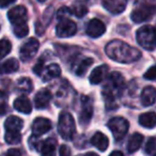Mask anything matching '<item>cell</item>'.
<instances>
[{
	"label": "cell",
	"mask_w": 156,
	"mask_h": 156,
	"mask_svg": "<svg viewBox=\"0 0 156 156\" xmlns=\"http://www.w3.org/2000/svg\"><path fill=\"white\" fill-rule=\"evenodd\" d=\"M40 47V43L37 39L34 37H31L29 39L24 45L22 46L20 50V57L22 59V61L24 62H28L30 61L33 57L37 55V50H39Z\"/></svg>",
	"instance_id": "8"
},
{
	"label": "cell",
	"mask_w": 156,
	"mask_h": 156,
	"mask_svg": "<svg viewBox=\"0 0 156 156\" xmlns=\"http://www.w3.org/2000/svg\"><path fill=\"white\" fill-rule=\"evenodd\" d=\"M144 79H149V80H155L156 79V65L151 66L143 75Z\"/></svg>",
	"instance_id": "33"
},
{
	"label": "cell",
	"mask_w": 156,
	"mask_h": 156,
	"mask_svg": "<svg viewBox=\"0 0 156 156\" xmlns=\"http://www.w3.org/2000/svg\"><path fill=\"white\" fill-rule=\"evenodd\" d=\"M51 122L46 118H37L32 123L33 136H41L51 129Z\"/></svg>",
	"instance_id": "13"
},
{
	"label": "cell",
	"mask_w": 156,
	"mask_h": 156,
	"mask_svg": "<svg viewBox=\"0 0 156 156\" xmlns=\"http://www.w3.org/2000/svg\"><path fill=\"white\" fill-rule=\"evenodd\" d=\"M14 108L25 115H29L32 110V105L26 96H20L14 101Z\"/></svg>",
	"instance_id": "20"
},
{
	"label": "cell",
	"mask_w": 156,
	"mask_h": 156,
	"mask_svg": "<svg viewBox=\"0 0 156 156\" xmlns=\"http://www.w3.org/2000/svg\"><path fill=\"white\" fill-rule=\"evenodd\" d=\"M139 124L145 128H153L156 126V113L154 111L142 113L139 117Z\"/></svg>",
	"instance_id": "23"
},
{
	"label": "cell",
	"mask_w": 156,
	"mask_h": 156,
	"mask_svg": "<svg viewBox=\"0 0 156 156\" xmlns=\"http://www.w3.org/2000/svg\"><path fill=\"white\" fill-rule=\"evenodd\" d=\"M7 96L3 92L0 91V115H5L7 111Z\"/></svg>",
	"instance_id": "32"
},
{
	"label": "cell",
	"mask_w": 156,
	"mask_h": 156,
	"mask_svg": "<svg viewBox=\"0 0 156 156\" xmlns=\"http://www.w3.org/2000/svg\"><path fill=\"white\" fill-rule=\"evenodd\" d=\"M59 153H60V156H71V150L67 145L63 144L60 147Z\"/></svg>",
	"instance_id": "36"
},
{
	"label": "cell",
	"mask_w": 156,
	"mask_h": 156,
	"mask_svg": "<svg viewBox=\"0 0 156 156\" xmlns=\"http://www.w3.org/2000/svg\"><path fill=\"white\" fill-rule=\"evenodd\" d=\"M5 139V142L9 144H16V143H20L22 140V135H20V132H7Z\"/></svg>",
	"instance_id": "28"
},
{
	"label": "cell",
	"mask_w": 156,
	"mask_h": 156,
	"mask_svg": "<svg viewBox=\"0 0 156 156\" xmlns=\"http://www.w3.org/2000/svg\"><path fill=\"white\" fill-rule=\"evenodd\" d=\"M124 77L119 72H112L108 76V79L106 81V85L103 88V98H104L106 105H109L115 103V100L120 98L124 89Z\"/></svg>",
	"instance_id": "2"
},
{
	"label": "cell",
	"mask_w": 156,
	"mask_h": 156,
	"mask_svg": "<svg viewBox=\"0 0 156 156\" xmlns=\"http://www.w3.org/2000/svg\"><path fill=\"white\" fill-rule=\"evenodd\" d=\"M103 5L111 14H121L126 8V0H103Z\"/></svg>",
	"instance_id": "14"
},
{
	"label": "cell",
	"mask_w": 156,
	"mask_h": 156,
	"mask_svg": "<svg viewBox=\"0 0 156 156\" xmlns=\"http://www.w3.org/2000/svg\"><path fill=\"white\" fill-rule=\"evenodd\" d=\"M154 14V8L151 7L150 5H147L144 2H138V5L135 7L134 11L130 14L132 20L136 24L147 22L151 20V17Z\"/></svg>",
	"instance_id": "6"
},
{
	"label": "cell",
	"mask_w": 156,
	"mask_h": 156,
	"mask_svg": "<svg viewBox=\"0 0 156 156\" xmlns=\"http://www.w3.org/2000/svg\"><path fill=\"white\" fill-rule=\"evenodd\" d=\"M24 126V122L20 118L11 115L5 122V127L7 132H20V129Z\"/></svg>",
	"instance_id": "21"
},
{
	"label": "cell",
	"mask_w": 156,
	"mask_h": 156,
	"mask_svg": "<svg viewBox=\"0 0 156 156\" xmlns=\"http://www.w3.org/2000/svg\"><path fill=\"white\" fill-rule=\"evenodd\" d=\"M140 101L142 106L149 107L155 103L156 101V89L152 86H147L141 92Z\"/></svg>",
	"instance_id": "17"
},
{
	"label": "cell",
	"mask_w": 156,
	"mask_h": 156,
	"mask_svg": "<svg viewBox=\"0 0 156 156\" xmlns=\"http://www.w3.org/2000/svg\"><path fill=\"white\" fill-rule=\"evenodd\" d=\"M8 18L11 22V24L15 25H20L25 24L27 22L28 18V13H27V9L24 5H17L14 7L8 12Z\"/></svg>",
	"instance_id": "11"
},
{
	"label": "cell",
	"mask_w": 156,
	"mask_h": 156,
	"mask_svg": "<svg viewBox=\"0 0 156 156\" xmlns=\"http://www.w3.org/2000/svg\"><path fill=\"white\" fill-rule=\"evenodd\" d=\"M14 34L17 37H25L29 32V28L27 26V24H20V25H15L13 28Z\"/></svg>",
	"instance_id": "29"
},
{
	"label": "cell",
	"mask_w": 156,
	"mask_h": 156,
	"mask_svg": "<svg viewBox=\"0 0 156 156\" xmlns=\"http://www.w3.org/2000/svg\"><path fill=\"white\" fill-rule=\"evenodd\" d=\"M43 69H44V60H43V58H41L37 61V64L34 65V67H33V72H34L37 75H41Z\"/></svg>",
	"instance_id": "34"
},
{
	"label": "cell",
	"mask_w": 156,
	"mask_h": 156,
	"mask_svg": "<svg viewBox=\"0 0 156 156\" xmlns=\"http://www.w3.org/2000/svg\"><path fill=\"white\" fill-rule=\"evenodd\" d=\"M58 133L63 139L71 140L76 133V125L74 118L69 112H61L58 122Z\"/></svg>",
	"instance_id": "4"
},
{
	"label": "cell",
	"mask_w": 156,
	"mask_h": 156,
	"mask_svg": "<svg viewBox=\"0 0 156 156\" xmlns=\"http://www.w3.org/2000/svg\"><path fill=\"white\" fill-rule=\"evenodd\" d=\"M77 32V26L69 18L60 20L59 24L57 25L56 33L59 37H73Z\"/></svg>",
	"instance_id": "9"
},
{
	"label": "cell",
	"mask_w": 156,
	"mask_h": 156,
	"mask_svg": "<svg viewBox=\"0 0 156 156\" xmlns=\"http://www.w3.org/2000/svg\"><path fill=\"white\" fill-rule=\"evenodd\" d=\"M35 137V142H33V147L40 152L41 156H56L57 140L52 137H49L46 140L39 141Z\"/></svg>",
	"instance_id": "7"
},
{
	"label": "cell",
	"mask_w": 156,
	"mask_h": 156,
	"mask_svg": "<svg viewBox=\"0 0 156 156\" xmlns=\"http://www.w3.org/2000/svg\"><path fill=\"white\" fill-rule=\"evenodd\" d=\"M91 143L95 147H98L100 151L104 152L107 150L109 145V140L107 138V136H105L103 133L98 132L93 135V137L91 138Z\"/></svg>",
	"instance_id": "19"
},
{
	"label": "cell",
	"mask_w": 156,
	"mask_h": 156,
	"mask_svg": "<svg viewBox=\"0 0 156 156\" xmlns=\"http://www.w3.org/2000/svg\"><path fill=\"white\" fill-rule=\"evenodd\" d=\"M41 75L43 76L44 81L50 80L52 78H57L61 75V69L58 64L51 63V64H49L48 66H46V69H43Z\"/></svg>",
	"instance_id": "22"
},
{
	"label": "cell",
	"mask_w": 156,
	"mask_h": 156,
	"mask_svg": "<svg viewBox=\"0 0 156 156\" xmlns=\"http://www.w3.org/2000/svg\"><path fill=\"white\" fill-rule=\"evenodd\" d=\"M5 156H22V153L18 149H10L7 152Z\"/></svg>",
	"instance_id": "37"
},
{
	"label": "cell",
	"mask_w": 156,
	"mask_h": 156,
	"mask_svg": "<svg viewBox=\"0 0 156 156\" xmlns=\"http://www.w3.org/2000/svg\"><path fill=\"white\" fill-rule=\"evenodd\" d=\"M154 156H156V154H155V155H154Z\"/></svg>",
	"instance_id": "42"
},
{
	"label": "cell",
	"mask_w": 156,
	"mask_h": 156,
	"mask_svg": "<svg viewBox=\"0 0 156 156\" xmlns=\"http://www.w3.org/2000/svg\"><path fill=\"white\" fill-rule=\"evenodd\" d=\"M108 73V65L106 64H102L100 66L95 67L93 71L91 72L89 77V80L92 85H98L101 83L107 76Z\"/></svg>",
	"instance_id": "16"
},
{
	"label": "cell",
	"mask_w": 156,
	"mask_h": 156,
	"mask_svg": "<svg viewBox=\"0 0 156 156\" xmlns=\"http://www.w3.org/2000/svg\"><path fill=\"white\" fill-rule=\"evenodd\" d=\"M20 67V63L16 59L11 58L0 63V74H11L16 72Z\"/></svg>",
	"instance_id": "24"
},
{
	"label": "cell",
	"mask_w": 156,
	"mask_h": 156,
	"mask_svg": "<svg viewBox=\"0 0 156 156\" xmlns=\"http://www.w3.org/2000/svg\"><path fill=\"white\" fill-rule=\"evenodd\" d=\"M93 115V100L89 96L81 98V111L79 115V122L83 125H87Z\"/></svg>",
	"instance_id": "10"
},
{
	"label": "cell",
	"mask_w": 156,
	"mask_h": 156,
	"mask_svg": "<svg viewBox=\"0 0 156 156\" xmlns=\"http://www.w3.org/2000/svg\"><path fill=\"white\" fill-rule=\"evenodd\" d=\"M109 156H124L121 151H113Z\"/></svg>",
	"instance_id": "39"
},
{
	"label": "cell",
	"mask_w": 156,
	"mask_h": 156,
	"mask_svg": "<svg viewBox=\"0 0 156 156\" xmlns=\"http://www.w3.org/2000/svg\"><path fill=\"white\" fill-rule=\"evenodd\" d=\"M12 45L8 40H0V60L11 51Z\"/></svg>",
	"instance_id": "30"
},
{
	"label": "cell",
	"mask_w": 156,
	"mask_h": 156,
	"mask_svg": "<svg viewBox=\"0 0 156 156\" xmlns=\"http://www.w3.org/2000/svg\"><path fill=\"white\" fill-rule=\"evenodd\" d=\"M51 92L48 89H42L37 93L34 98V105L37 109H44L48 106L49 102L51 101Z\"/></svg>",
	"instance_id": "15"
},
{
	"label": "cell",
	"mask_w": 156,
	"mask_h": 156,
	"mask_svg": "<svg viewBox=\"0 0 156 156\" xmlns=\"http://www.w3.org/2000/svg\"><path fill=\"white\" fill-rule=\"evenodd\" d=\"M143 142V136L139 133H135L132 137L129 138L127 142V151L129 153H135L140 149L141 144Z\"/></svg>",
	"instance_id": "25"
},
{
	"label": "cell",
	"mask_w": 156,
	"mask_h": 156,
	"mask_svg": "<svg viewBox=\"0 0 156 156\" xmlns=\"http://www.w3.org/2000/svg\"><path fill=\"white\" fill-rule=\"evenodd\" d=\"M71 14V10L69 8L64 7V8H61L60 10L58 11V18L59 20H63V18H67V16Z\"/></svg>",
	"instance_id": "35"
},
{
	"label": "cell",
	"mask_w": 156,
	"mask_h": 156,
	"mask_svg": "<svg viewBox=\"0 0 156 156\" xmlns=\"http://www.w3.org/2000/svg\"><path fill=\"white\" fill-rule=\"evenodd\" d=\"M105 51L109 58L119 63H132L141 57V52L137 48L120 40H115L107 44Z\"/></svg>",
	"instance_id": "1"
},
{
	"label": "cell",
	"mask_w": 156,
	"mask_h": 156,
	"mask_svg": "<svg viewBox=\"0 0 156 156\" xmlns=\"http://www.w3.org/2000/svg\"><path fill=\"white\" fill-rule=\"evenodd\" d=\"M15 1L16 0H0V8H7Z\"/></svg>",
	"instance_id": "38"
},
{
	"label": "cell",
	"mask_w": 156,
	"mask_h": 156,
	"mask_svg": "<svg viewBox=\"0 0 156 156\" xmlns=\"http://www.w3.org/2000/svg\"><path fill=\"white\" fill-rule=\"evenodd\" d=\"M136 40L142 48L154 50L156 48V28L150 25L141 27L137 30Z\"/></svg>",
	"instance_id": "3"
},
{
	"label": "cell",
	"mask_w": 156,
	"mask_h": 156,
	"mask_svg": "<svg viewBox=\"0 0 156 156\" xmlns=\"http://www.w3.org/2000/svg\"><path fill=\"white\" fill-rule=\"evenodd\" d=\"M71 10V14H74L77 17H83L85 15H87L88 13V8L86 5H83L80 1H77L75 5L72 7Z\"/></svg>",
	"instance_id": "26"
},
{
	"label": "cell",
	"mask_w": 156,
	"mask_h": 156,
	"mask_svg": "<svg viewBox=\"0 0 156 156\" xmlns=\"http://www.w3.org/2000/svg\"><path fill=\"white\" fill-rule=\"evenodd\" d=\"M105 31H106V27L104 23L98 18H93L88 23L86 32L91 37H100L104 34Z\"/></svg>",
	"instance_id": "12"
},
{
	"label": "cell",
	"mask_w": 156,
	"mask_h": 156,
	"mask_svg": "<svg viewBox=\"0 0 156 156\" xmlns=\"http://www.w3.org/2000/svg\"><path fill=\"white\" fill-rule=\"evenodd\" d=\"M93 63L92 58H80L74 63V72L77 76H83L87 72V69Z\"/></svg>",
	"instance_id": "18"
},
{
	"label": "cell",
	"mask_w": 156,
	"mask_h": 156,
	"mask_svg": "<svg viewBox=\"0 0 156 156\" xmlns=\"http://www.w3.org/2000/svg\"><path fill=\"white\" fill-rule=\"evenodd\" d=\"M85 156H98L96 153H94V152H89V153H87Z\"/></svg>",
	"instance_id": "40"
},
{
	"label": "cell",
	"mask_w": 156,
	"mask_h": 156,
	"mask_svg": "<svg viewBox=\"0 0 156 156\" xmlns=\"http://www.w3.org/2000/svg\"><path fill=\"white\" fill-rule=\"evenodd\" d=\"M144 152L149 155H152L156 152V137H151L147 140L144 147Z\"/></svg>",
	"instance_id": "31"
},
{
	"label": "cell",
	"mask_w": 156,
	"mask_h": 156,
	"mask_svg": "<svg viewBox=\"0 0 156 156\" xmlns=\"http://www.w3.org/2000/svg\"><path fill=\"white\" fill-rule=\"evenodd\" d=\"M17 89L20 90V91L24 92V93H29V92H31L33 89L32 81L27 77L20 78L17 81Z\"/></svg>",
	"instance_id": "27"
},
{
	"label": "cell",
	"mask_w": 156,
	"mask_h": 156,
	"mask_svg": "<svg viewBox=\"0 0 156 156\" xmlns=\"http://www.w3.org/2000/svg\"><path fill=\"white\" fill-rule=\"evenodd\" d=\"M110 132L112 133L113 137L117 141H120L123 139V137L127 134L128 128H129V123L126 119L122 117H115L110 119L107 124Z\"/></svg>",
	"instance_id": "5"
},
{
	"label": "cell",
	"mask_w": 156,
	"mask_h": 156,
	"mask_svg": "<svg viewBox=\"0 0 156 156\" xmlns=\"http://www.w3.org/2000/svg\"><path fill=\"white\" fill-rule=\"evenodd\" d=\"M37 1H40V2H44V1H46V0H37Z\"/></svg>",
	"instance_id": "41"
}]
</instances>
